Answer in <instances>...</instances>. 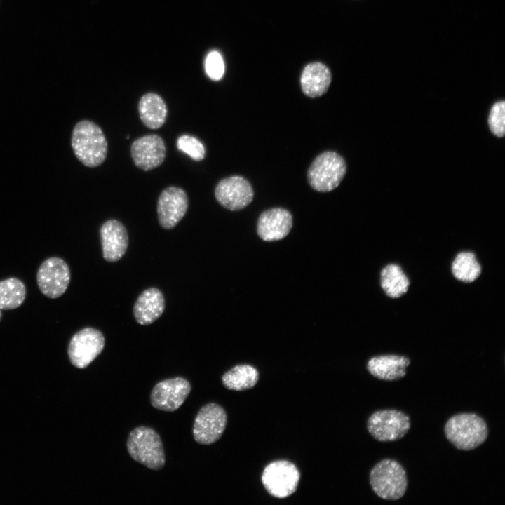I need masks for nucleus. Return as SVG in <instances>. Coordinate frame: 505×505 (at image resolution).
Returning <instances> with one entry per match:
<instances>
[{"label":"nucleus","instance_id":"f257e3e1","mask_svg":"<svg viewBox=\"0 0 505 505\" xmlns=\"http://www.w3.org/2000/svg\"><path fill=\"white\" fill-rule=\"evenodd\" d=\"M72 147L76 158L86 166L101 165L107 154V142L102 129L88 120L79 121L72 135Z\"/></svg>","mask_w":505,"mask_h":505},{"label":"nucleus","instance_id":"f03ea898","mask_svg":"<svg viewBox=\"0 0 505 505\" xmlns=\"http://www.w3.org/2000/svg\"><path fill=\"white\" fill-rule=\"evenodd\" d=\"M444 432L447 439L457 449L471 450L481 445L488 436L485 421L475 413H459L446 422Z\"/></svg>","mask_w":505,"mask_h":505},{"label":"nucleus","instance_id":"7ed1b4c3","mask_svg":"<svg viewBox=\"0 0 505 505\" xmlns=\"http://www.w3.org/2000/svg\"><path fill=\"white\" fill-rule=\"evenodd\" d=\"M370 483L374 492L380 498L398 500L406 492L407 474L399 462L391 459H384L371 469Z\"/></svg>","mask_w":505,"mask_h":505},{"label":"nucleus","instance_id":"20e7f679","mask_svg":"<svg viewBox=\"0 0 505 505\" xmlns=\"http://www.w3.org/2000/svg\"><path fill=\"white\" fill-rule=\"evenodd\" d=\"M346 171V162L342 156L335 152H324L312 161L307 171V181L313 189L328 192L339 186Z\"/></svg>","mask_w":505,"mask_h":505},{"label":"nucleus","instance_id":"39448f33","mask_svg":"<svg viewBox=\"0 0 505 505\" xmlns=\"http://www.w3.org/2000/svg\"><path fill=\"white\" fill-rule=\"evenodd\" d=\"M127 449L130 456L149 469L159 470L165 464V454L159 436L152 429L139 426L129 434Z\"/></svg>","mask_w":505,"mask_h":505},{"label":"nucleus","instance_id":"423d86ee","mask_svg":"<svg viewBox=\"0 0 505 505\" xmlns=\"http://www.w3.org/2000/svg\"><path fill=\"white\" fill-rule=\"evenodd\" d=\"M410 428V417L397 410H381L373 412L367 422L370 434L380 442L401 439Z\"/></svg>","mask_w":505,"mask_h":505},{"label":"nucleus","instance_id":"0eeeda50","mask_svg":"<svg viewBox=\"0 0 505 505\" xmlns=\"http://www.w3.org/2000/svg\"><path fill=\"white\" fill-rule=\"evenodd\" d=\"M299 478V472L295 464L286 460H278L265 467L262 482L271 495L283 499L296 491Z\"/></svg>","mask_w":505,"mask_h":505},{"label":"nucleus","instance_id":"6e6552de","mask_svg":"<svg viewBox=\"0 0 505 505\" xmlns=\"http://www.w3.org/2000/svg\"><path fill=\"white\" fill-rule=\"evenodd\" d=\"M71 273L68 264L60 257L44 260L37 271L36 282L43 295L50 299L62 296L68 288Z\"/></svg>","mask_w":505,"mask_h":505},{"label":"nucleus","instance_id":"1a4fd4ad","mask_svg":"<svg viewBox=\"0 0 505 505\" xmlns=\"http://www.w3.org/2000/svg\"><path fill=\"white\" fill-rule=\"evenodd\" d=\"M105 338L98 330L85 328L75 333L69 341L67 353L72 364L85 368L102 352Z\"/></svg>","mask_w":505,"mask_h":505},{"label":"nucleus","instance_id":"9d476101","mask_svg":"<svg viewBox=\"0 0 505 505\" xmlns=\"http://www.w3.org/2000/svg\"><path fill=\"white\" fill-rule=\"evenodd\" d=\"M226 424L224 410L215 403L207 404L201 408L195 418L194 438L199 444H212L220 438Z\"/></svg>","mask_w":505,"mask_h":505},{"label":"nucleus","instance_id":"9b49d317","mask_svg":"<svg viewBox=\"0 0 505 505\" xmlns=\"http://www.w3.org/2000/svg\"><path fill=\"white\" fill-rule=\"evenodd\" d=\"M215 196L222 207L234 211L249 205L253 199L254 192L246 179L234 175L219 182L215 187Z\"/></svg>","mask_w":505,"mask_h":505},{"label":"nucleus","instance_id":"f8f14e48","mask_svg":"<svg viewBox=\"0 0 505 505\" xmlns=\"http://www.w3.org/2000/svg\"><path fill=\"white\" fill-rule=\"evenodd\" d=\"M190 391L191 385L185 379H168L155 385L151 393V403L156 409L173 412L183 404Z\"/></svg>","mask_w":505,"mask_h":505},{"label":"nucleus","instance_id":"ddd939ff","mask_svg":"<svg viewBox=\"0 0 505 505\" xmlns=\"http://www.w3.org/2000/svg\"><path fill=\"white\" fill-rule=\"evenodd\" d=\"M188 198L185 191L177 187H169L161 193L157 202L159 222L165 229L175 227L186 214Z\"/></svg>","mask_w":505,"mask_h":505},{"label":"nucleus","instance_id":"4468645a","mask_svg":"<svg viewBox=\"0 0 505 505\" xmlns=\"http://www.w3.org/2000/svg\"><path fill=\"white\" fill-rule=\"evenodd\" d=\"M130 153L135 166L142 170L148 171L163 162L166 148L161 136L150 134L135 140L131 144Z\"/></svg>","mask_w":505,"mask_h":505},{"label":"nucleus","instance_id":"2eb2a0df","mask_svg":"<svg viewBox=\"0 0 505 505\" xmlns=\"http://www.w3.org/2000/svg\"><path fill=\"white\" fill-rule=\"evenodd\" d=\"M292 227L290 213L275 208L264 211L257 221V234L265 241H278L285 237Z\"/></svg>","mask_w":505,"mask_h":505},{"label":"nucleus","instance_id":"dca6fc26","mask_svg":"<svg viewBox=\"0 0 505 505\" xmlns=\"http://www.w3.org/2000/svg\"><path fill=\"white\" fill-rule=\"evenodd\" d=\"M104 259L110 262L119 260L126 253L128 237L126 227L118 220H109L100 228Z\"/></svg>","mask_w":505,"mask_h":505},{"label":"nucleus","instance_id":"f3484780","mask_svg":"<svg viewBox=\"0 0 505 505\" xmlns=\"http://www.w3.org/2000/svg\"><path fill=\"white\" fill-rule=\"evenodd\" d=\"M410 360L404 356L389 354L371 358L367 363L368 372L375 377L393 381L404 377Z\"/></svg>","mask_w":505,"mask_h":505},{"label":"nucleus","instance_id":"a211bd4d","mask_svg":"<svg viewBox=\"0 0 505 505\" xmlns=\"http://www.w3.org/2000/svg\"><path fill=\"white\" fill-rule=\"evenodd\" d=\"M165 300L161 290L156 288L145 290L138 297L134 307V316L142 325L152 324L163 314Z\"/></svg>","mask_w":505,"mask_h":505},{"label":"nucleus","instance_id":"6ab92c4d","mask_svg":"<svg viewBox=\"0 0 505 505\" xmlns=\"http://www.w3.org/2000/svg\"><path fill=\"white\" fill-rule=\"evenodd\" d=\"M331 81V72L327 66L321 62H312L302 71L300 78L302 90L307 97H321L328 91Z\"/></svg>","mask_w":505,"mask_h":505},{"label":"nucleus","instance_id":"aec40b11","mask_svg":"<svg viewBox=\"0 0 505 505\" xmlns=\"http://www.w3.org/2000/svg\"><path fill=\"white\" fill-rule=\"evenodd\" d=\"M138 112L143 124L150 129L161 128L168 114L165 102L161 96L154 93H147L141 97L138 103Z\"/></svg>","mask_w":505,"mask_h":505},{"label":"nucleus","instance_id":"412c9836","mask_svg":"<svg viewBox=\"0 0 505 505\" xmlns=\"http://www.w3.org/2000/svg\"><path fill=\"white\" fill-rule=\"evenodd\" d=\"M410 284L408 277L398 264H389L380 272V285L389 297H400L408 292Z\"/></svg>","mask_w":505,"mask_h":505},{"label":"nucleus","instance_id":"4be33fe9","mask_svg":"<svg viewBox=\"0 0 505 505\" xmlns=\"http://www.w3.org/2000/svg\"><path fill=\"white\" fill-rule=\"evenodd\" d=\"M451 272L457 280L469 283L480 276L482 267L473 252L462 251L454 257L451 264Z\"/></svg>","mask_w":505,"mask_h":505},{"label":"nucleus","instance_id":"5701e85b","mask_svg":"<svg viewBox=\"0 0 505 505\" xmlns=\"http://www.w3.org/2000/svg\"><path fill=\"white\" fill-rule=\"evenodd\" d=\"M259 373L250 365H238L227 372L222 377L224 386L230 390L245 391L257 382Z\"/></svg>","mask_w":505,"mask_h":505},{"label":"nucleus","instance_id":"b1692460","mask_svg":"<svg viewBox=\"0 0 505 505\" xmlns=\"http://www.w3.org/2000/svg\"><path fill=\"white\" fill-rule=\"evenodd\" d=\"M26 288L20 279L9 278L0 281V309L18 308L26 297Z\"/></svg>","mask_w":505,"mask_h":505},{"label":"nucleus","instance_id":"393cba45","mask_svg":"<svg viewBox=\"0 0 505 505\" xmlns=\"http://www.w3.org/2000/svg\"><path fill=\"white\" fill-rule=\"evenodd\" d=\"M179 150L188 154L196 161H202L206 154L203 144L195 137L189 135H181L177 141Z\"/></svg>","mask_w":505,"mask_h":505},{"label":"nucleus","instance_id":"a878e982","mask_svg":"<svg viewBox=\"0 0 505 505\" xmlns=\"http://www.w3.org/2000/svg\"><path fill=\"white\" fill-rule=\"evenodd\" d=\"M488 123L492 133L502 137L505 133V103L504 101L496 102L492 107Z\"/></svg>","mask_w":505,"mask_h":505},{"label":"nucleus","instance_id":"bb28decb","mask_svg":"<svg viewBox=\"0 0 505 505\" xmlns=\"http://www.w3.org/2000/svg\"><path fill=\"white\" fill-rule=\"evenodd\" d=\"M205 69L207 75L214 81L220 80L224 74V65L222 56L217 51L210 52L206 57Z\"/></svg>","mask_w":505,"mask_h":505},{"label":"nucleus","instance_id":"cd10ccee","mask_svg":"<svg viewBox=\"0 0 505 505\" xmlns=\"http://www.w3.org/2000/svg\"><path fill=\"white\" fill-rule=\"evenodd\" d=\"M1 317H2V312H1V309H0V321H1Z\"/></svg>","mask_w":505,"mask_h":505}]
</instances>
